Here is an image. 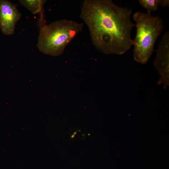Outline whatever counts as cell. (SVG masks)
Here are the masks:
<instances>
[{
  "instance_id": "6da1fadb",
  "label": "cell",
  "mask_w": 169,
  "mask_h": 169,
  "mask_svg": "<svg viewBox=\"0 0 169 169\" xmlns=\"http://www.w3.org/2000/svg\"><path fill=\"white\" fill-rule=\"evenodd\" d=\"M131 10L111 0H85L80 17L87 27L92 43L106 54L122 55L133 45L131 32L135 24Z\"/></svg>"
},
{
  "instance_id": "7a4b0ae2",
  "label": "cell",
  "mask_w": 169,
  "mask_h": 169,
  "mask_svg": "<svg viewBox=\"0 0 169 169\" xmlns=\"http://www.w3.org/2000/svg\"><path fill=\"white\" fill-rule=\"evenodd\" d=\"M83 23L67 19L41 26L37 43L43 53L53 56L62 54L67 46L82 30Z\"/></svg>"
},
{
  "instance_id": "3957f363",
  "label": "cell",
  "mask_w": 169,
  "mask_h": 169,
  "mask_svg": "<svg viewBox=\"0 0 169 169\" xmlns=\"http://www.w3.org/2000/svg\"><path fill=\"white\" fill-rule=\"evenodd\" d=\"M136 32L133 40L134 60L146 64L154 50L155 42L164 28V22L159 16H152L151 12H137L133 16Z\"/></svg>"
},
{
  "instance_id": "277c9868",
  "label": "cell",
  "mask_w": 169,
  "mask_h": 169,
  "mask_svg": "<svg viewBox=\"0 0 169 169\" xmlns=\"http://www.w3.org/2000/svg\"><path fill=\"white\" fill-rule=\"evenodd\" d=\"M21 16L16 5L7 0H0V29L3 34H14L16 23Z\"/></svg>"
},
{
  "instance_id": "5b68a950",
  "label": "cell",
  "mask_w": 169,
  "mask_h": 169,
  "mask_svg": "<svg viewBox=\"0 0 169 169\" xmlns=\"http://www.w3.org/2000/svg\"><path fill=\"white\" fill-rule=\"evenodd\" d=\"M169 32L162 37L156 50L154 66L161 77L158 84H163L165 89L169 85Z\"/></svg>"
},
{
  "instance_id": "8992f818",
  "label": "cell",
  "mask_w": 169,
  "mask_h": 169,
  "mask_svg": "<svg viewBox=\"0 0 169 169\" xmlns=\"http://www.w3.org/2000/svg\"><path fill=\"white\" fill-rule=\"evenodd\" d=\"M20 3L31 13L37 14L42 11L46 0H20Z\"/></svg>"
},
{
  "instance_id": "52a82bcc",
  "label": "cell",
  "mask_w": 169,
  "mask_h": 169,
  "mask_svg": "<svg viewBox=\"0 0 169 169\" xmlns=\"http://www.w3.org/2000/svg\"><path fill=\"white\" fill-rule=\"evenodd\" d=\"M138 2L147 11L150 12L156 11L160 5V0H139Z\"/></svg>"
},
{
  "instance_id": "ba28073f",
  "label": "cell",
  "mask_w": 169,
  "mask_h": 169,
  "mask_svg": "<svg viewBox=\"0 0 169 169\" xmlns=\"http://www.w3.org/2000/svg\"><path fill=\"white\" fill-rule=\"evenodd\" d=\"M160 5L162 6L166 7L169 6V1L168 0H160Z\"/></svg>"
}]
</instances>
